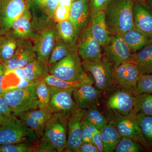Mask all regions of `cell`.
I'll return each mask as SVG.
<instances>
[{"label":"cell","mask_w":152,"mask_h":152,"mask_svg":"<svg viewBox=\"0 0 152 152\" xmlns=\"http://www.w3.org/2000/svg\"><path fill=\"white\" fill-rule=\"evenodd\" d=\"M32 16L33 35L31 40L37 58L48 64L52 50L59 38L57 23L42 12H34Z\"/></svg>","instance_id":"cell-1"},{"label":"cell","mask_w":152,"mask_h":152,"mask_svg":"<svg viewBox=\"0 0 152 152\" xmlns=\"http://www.w3.org/2000/svg\"><path fill=\"white\" fill-rule=\"evenodd\" d=\"M69 117L61 114H52L46 124L43 135L40 139L38 152L65 151Z\"/></svg>","instance_id":"cell-2"},{"label":"cell","mask_w":152,"mask_h":152,"mask_svg":"<svg viewBox=\"0 0 152 152\" xmlns=\"http://www.w3.org/2000/svg\"><path fill=\"white\" fill-rule=\"evenodd\" d=\"M134 0H111L104 11L107 26L112 35L121 36L134 28Z\"/></svg>","instance_id":"cell-3"},{"label":"cell","mask_w":152,"mask_h":152,"mask_svg":"<svg viewBox=\"0 0 152 152\" xmlns=\"http://www.w3.org/2000/svg\"><path fill=\"white\" fill-rule=\"evenodd\" d=\"M40 138L18 117L12 115L0 126V145L20 142L36 143Z\"/></svg>","instance_id":"cell-4"},{"label":"cell","mask_w":152,"mask_h":152,"mask_svg":"<svg viewBox=\"0 0 152 152\" xmlns=\"http://www.w3.org/2000/svg\"><path fill=\"white\" fill-rule=\"evenodd\" d=\"M37 84L24 88L13 89L4 91L3 96L13 115L17 116L24 112L38 108L39 102L36 94Z\"/></svg>","instance_id":"cell-5"},{"label":"cell","mask_w":152,"mask_h":152,"mask_svg":"<svg viewBox=\"0 0 152 152\" xmlns=\"http://www.w3.org/2000/svg\"><path fill=\"white\" fill-rule=\"evenodd\" d=\"M82 63L85 72L94 80L96 88L104 92L110 89L115 82L113 63L103 57L99 60H83Z\"/></svg>","instance_id":"cell-6"},{"label":"cell","mask_w":152,"mask_h":152,"mask_svg":"<svg viewBox=\"0 0 152 152\" xmlns=\"http://www.w3.org/2000/svg\"><path fill=\"white\" fill-rule=\"evenodd\" d=\"M86 73L77 49L62 59L49 66V74L64 80H75Z\"/></svg>","instance_id":"cell-7"},{"label":"cell","mask_w":152,"mask_h":152,"mask_svg":"<svg viewBox=\"0 0 152 152\" xmlns=\"http://www.w3.org/2000/svg\"><path fill=\"white\" fill-rule=\"evenodd\" d=\"M29 6L28 0H0V35L8 32Z\"/></svg>","instance_id":"cell-8"},{"label":"cell","mask_w":152,"mask_h":152,"mask_svg":"<svg viewBox=\"0 0 152 152\" xmlns=\"http://www.w3.org/2000/svg\"><path fill=\"white\" fill-rule=\"evenodd\" d=\"M49 87L51 93L48 106L50 112L51 114L69 116L77 108L73 97L74 89L59 88L51 86Z\"/></svg>","instance_id":"cell-9"},{"label":"cell","mask_w":152,"mask_h":152,"mask_svg":"<svg viewBox=\"0 0 152 152\" xmlns=\"http://www.w3.org/2000/svg\"><path fill=\"white\" fill-rule=\"evenodd\" d=\"M102 48L103 57L113 63L114 67L129 61L132 54L121 36L118 35H113L110 42Z\"/></svg>","instance_id":"cell-10"},{"label":"cell","mask_w":152,"mask_h":152,"mask_svg":"<svg viewBox=\"0 0 152 152\" xmlns=\"http://www.w3.org/2000/svg\"><path fill=\"white\" fill-rule=\"evenodd\" d=\"M115 114L116 118L114 123L121 137L132 139L140 144L145 150L152 151L143 137L135 116L133 114L123 116Z\"/></svg>","instance_id":"cell-11"},{"label":"cell","mask_w":152,"mask_h":152,"mask_svg":"<svg viewBox=\"0 0 152 152\" xmlns=\"http://www.w3.org/2000/svg\"><path fill=\"white\" fill-rule=\"evenodd\" d=\"M140 74L135 64L130 62H125L114 67V81L123 89L133 95Z\"/></svg>","instance_id":"cell-12"},{"label":"cell","mask_w":152,"mask_h":152,"mask_svg":"<svg viewBox=\"0 0 152 152\" xmlns=\"http://www.w3.org/2000/svg\"><path fill=\"white\" fill-rule=\"evenodd\" d=\"M86 110L77 108L69 117L66 148L65 152H77L81 145V123Z\"/></svg>","instance_id":"cell-13"},{"label":"cell","mask_w":152,"mask_h":152,"mask_svg":"<svg viewBox=\"0 0 152 152\" xmlns=\"http://www.w3.org/2000/svg\"><path fill=\"white\" fill-rule=\"evenodd\" d=\"M78 41V53L82 60H97L102 58V47L92 35L89 23L80 34Z\"/></svg>","instance_id":"cell-14"},{"label":"cell","mask_w":152,"mask_h":152,"mask_svg":"<svg viewBox=\"0 0 152 152\" xmlns=\"http://www.w3.org/2000/svg\"><path fill=\"white\" fill-rule=\"evenodd\" d=\"M37 58L32 42L31 39L18 40L16 50L13 57L4 64L6 71L24 67Z\"/></svg>","instance_id":"cell-15"},{"label":"cell","mask_w":152,"mask_h":152,"mask_svg":"<svg viewBox=\"0 0 152 152\" xmlns=\"http://www.w3.org/2000/svg\"><path fill=\"white\" fill-rule=\"evenodd\" d=\"M133 16L134 28L151 39L152 37V10L145 1H134Z\"/></svg>","instance_id":"cell-16"},{"label":"cell","mask_w":152,"mask_h":152,"mask_svg":"<svg viewBox=\"0 0 152 152\" xmlns=\"http://www.w3.org/2000/svg\"><path fill=\"white\" fill-rule=\"evenodd\" d=\"M107 107L116 113L123 116L133 114L134 96L126 90H117L108 98Z\"/></svg>","instance_id":"cell-17"},{"label":"cell","mask_w":152,"mask_h":152,"mask_svg":"<svg viewBox=\"0 0 152 152\" xmlns=\"http://www.w3.org/2000/svg\"><path fill=\"white\" fill-rule=\"evenodd\" d=\"M51 113L47 108H38L24 112L18 115L25 124L42 137L43 135L46 124L50 118Z\"/></svg>","instance_id":"cell-18"},{"label":"cell","mask_w":152,"mask_h":152,"mask_svg":"<svg viewBox=\"0 0 152 152\" xmlns=\"http://www.w3.org/2000/svg\"><path fill=\"white\" fill-rule=\"evenodd\" d=\"M102 96V91L92 85H87L75 89L73 97L77 107L84 110L97 105Z\"/></svg>","instance_id":"cell-19"},{"label":"cell","mask_w":152,"mask_h":152,"mask_svg":"<svg viewBox=\"0 0 152 152\" xmlns=\"http://www.w3.org/2000/svg\"><path fill=\"white\" fill-rule=\"evenodd\" d=\"M89 24L92 35L101 47L104 46L110 42L113 35L107 26L104 11L98 12L91 16Z\"/></svg>","instance_id":"cell-20"},{"label":"cell","mask_w":152,"mask_h":152,"mask_svg":"<svg viewBox=\"0 0 152 152\" xmlns=\"http://www.w3.org/2000/svg\"><path fill=\"white\" fill-rule=\"evenodd\" d=\"M91 19L89 0H77L72 3L70 10V20L80 34L88 24Z\"/></svg>","instance_id":"cell-21"},{"label":"cell","mask_w":152,"mask_h":152,"mask_svg":"<svg viewBox=\"0 0 152 152\" xmlns=\"http://www.w3.org/2000/svg\"><path fill=\"white\" fill-rule=\"evenodd\" d=\"M32 17L29 5L13 23L8 33L18 40L31 39L33 35Z\"/></svg>","instance_id":"cell-22"},{"label":"cell","mask_w":152,"mask_h":152,"mask_svg":"<svg viewBox=\"0 0 152 152\" xmlns=\"http://www.w3.org/2000/svg\"><path fill=\"white\" fill-rule=\"evenodd\" d=\"M135 64L141 74H152V43L132 53L129 61Z\"/></svg>","instance_id":"cell-23"},{"label":"cell","mask_w":152,"mask_h":152,"mask_svg":"<svg viewBox=\"0 0 152 152\" xmlns=\"http://www.w3.org/2000/svg\"><path fill=\"white\" fill-rule=\"evenodd\" d=\"M47 84L51 86L62 89H75L85 85L94 84V80L91 75L86 73L84 76L77 80L73 81H66L57 78L49 74L44 79Z\"/></svg>","instance_id":"cell-24"},{"label":"cell","mask_w":152,"mask_h":152,"mask_svg":"<svg viewBox=\"0 0 152 152\" xmlns=\"http://www.w3.org/2000/svg\"><path fill=\"white\" fill-rule=\"evenodd\" d=\"M26 78L31 84H37L49 75V66L37 59L29 63L24 67Z\"/></svg>","instance_id":"cell-25"},{"label":"cell","mask_w":152,"mask_h":152,"mask_svg":"<svg viewBox=\"0 0 152 152\" xmlns=\"http://www.w3.org/2000/svg\"><path fill=\"white\" fill-rule=\"evenodd\" d=\"M101 132L103 142L104 152H115L122 137L114 123H108L101 130Z\"/></svg>","instance_id":"cell-26"},{"label":"cell","mask_w":152,"mask_h":152,"mask_svg":"<svg viewBox=\"0 0 152 152\" xmlns=\"http://www.w3.org/2000/svg\"><path fill=\"white\" fill-rule=\"evenodd\" d=\"M121 36L132 53L141 50L149 44L150 39L148 37L134 28Z\"/></svg>","instance_id":"cell-27"},{"label":"cell","mask_w":152,"mask_h":152,"mask_svg":"<svg viewBox=\"0 0 152 152\" xmlns=\"http://www.w3.org/2000/svg\"><path fill=\"white\" fill-rule=\"evenodd\" d=\"M56 26L60 39L71 46H76L80 34L69 19L57 23Z\"/></svg>","instance_id":"cell-28"},{"label":"cell","mask_w":152,"mask_h":152,"mask_svg":"<svg viewBox=\"0 0 152 152\" xmlns=\"http://www.w3.org/2000/svg\"><path fill=\"white\" fill-rule=\"evenodd\" d=\"M18 40L8 33L0 35V61L3 64L13 56L16 50Z\"/></svg>","instance_id":"cell-29"},{"label":"cell","mask_w":152,"mask_h":152,"mask_svg":"<svg viewBox=\"0 0 152 152\" xmlns=\"http://www.w3.org/2000/svg\"><path fill=\"white\" fill-rule=\"evenodd\" d=\"M139 113L152 116V94L144 93L134 96L133 114Z\"/></svg>","instance_id":"cell-30"},{"label":"cell","mask_w":152,"mask_h":152,"mask_svg":"<svg viewBox=\"0 0 152 152\" xmlns=\"http://www.w3.org/2000/svg\"><path fill=\"white\" fill-rule=\"evenodd\" d=\"M77 49V46L72 47L66 43L60 37L57 40L52 50L48 65L54 64L62 59L72 51Z\"/></svg>","instance_id":"cell-31"},{"label":"cell","mask_w":152,"mask_h":152,"mask_svg":"<svg viewBox=\"0 0 152 152\" xmlns=\"http://www.w3.org/2000/svg\"><path fill=\"white\" fill-rule=\"evenodd\" d=\"M135 116L143 137L152 151V116L139 113Z\"/></svg>","instance_id":"cell-32"},{"label":"cell","mask_w":152,"mask_h":152,"mask_svg":"<svg viewBox=\"0 0 152 152\" xmlns=\"http://www.w3.org/2000/svg\"><path fill=\"white\" fill-rule=\"evenodd\" d=\"M83 118L88 123L100 131L108 123L105 117L96 107L86 110Z\"/></svg>","instance_id":"cell-33"},{"label":"cell","mask_w":152,"mask_h":152,"mask_svg":"<svg viewBox=\"0 0 152 152\" xmlns=\"http://www.w3.org/2000/svg\"><path fill=\"white\" fill-rule=\"evenodd\" d=\"M39 144V141L36 143L2 144L0 145V152H38Z\"/></svg>","instance_id":"cell-34"},{"label":"cell","mask_w":152,"mask_h":152,"mask_svg":"<svg viewBox=\"0 0 152 152\" xmlns=\"http://www.w3.org/2000/svg\"><path fill=\"white\" fill-rule=\"evenodd\" d=\"M36 94L39 102L38 108H48L51 99V93L50 87L45 80H42L36 85Z\"/></svg>","instance_id":"cell-35"},{"label":"cell","mask_w":152,"mask_h":152,"mask_svg":"<svg viewBox=\"0 0 152 152\" xmlns=\"http://www.w3.org/2000/svg\"><path fill=\"white\" fill-rule=\"evenodd\" d=\"M145 149L140 144L130 138L122 137L115 152H140L144 151Z\"/></svg>","instance_id":"cell-36"},{"label":"cell","mask_w":152,"mask_h":152,"mask_svg":"<svg viewBox=\"0 0 152 152\" xmlns=\"http://www.w3.org/2000/svg\"><path fill=\"white\" fill-rule=\"evenodd\" d=\"M144 93L152 94V74H140L133 95Z\"/></svg>","instance_id":"cell-37"},{"label":"cell","mask_w":152,"mask_h":152,"mask_svg":"<svg viewBox=\"0 0 152 152\" xmlns=\"http://www.w3.org/2000/svg\"><path fill=\"white\" fill-rule=\"evenodd\" d=\"M97 130L94 126L88 123L83 118L81 123L82 140L83 143L92 142L93 134Z\"/></svg>","instance_id":"cell-38"},{"label":"cell","mask_w":152,"mask_h":152,"mask_svg":"<svg viewBox=\"0 0 152 152\" xmlns=\"http://www.w3.org/2000/svg\"><path fill=\"white\" fill-rule=\"evenodd\" d=\"M70 8L69 7L58 6L54 12L53 20L57 23L69 20L70 16Z\"/></svg>","instance_id":"cell-39"},{"label":"cell","mask_w":152,"mask_h":152,"mask_svg":"<svg viewBox=\"0 0 152 152\" xmlns=\"http://www.w3.org/2000/svg\"><path fill=\"white\" fill-rule=\"evenodd\" d=\"M111 0H89L91 16L100 11L105 10Z\"/></svg>","instance_id":"cell-40"},{"label":"cell","mask_w":152,"mask_h":152,"mask_svg":"<svg viewBox=\"0 0 152 152\" xmlns=\"http://www.w3.org/2000/svg\"><path fill=\"white\" fill-rule=\"evenodd\" d=\"M59 0H47L45 6V13L51 18L53 19L55 10L58 6Z\"/></svg>","instance_id":"cell-41"},{"label":"cell","mask_w":152,"mask_h":152,"mask_svg":"<svg viewBox=\"0 0 152 152\" xmlns=\"http://www.w3.org/2000/svg\"><path fill=\"white\" fill-rule=\"evenodd\" d=\"M0 115L8 117L12 115V110L3 95H0Z\"/></svg>","instance_id":"cell-42"},{"label":"cell","mask_w":152,"mask_h":152,"mask_svg":"<svg viewBox=\"0 0 152 152\" xmlns=\"http://www.w3.org/2000/svg\"><path fill=\"white\" fill-rule=\"evenodd\" d=\"M92 143L97 148L99 152H104L103 142L101 131L97 130L93 134Z\"/></svg>","instance_id":"cell-43"},{"label":"cell","mask_w":152,"mask_h":152,"mask_svg":"<svg viewBox=\"0 0 152 152\" xmlns=\"http://www.w3.org/2000/svg\"><path fill=\"white\" fill-rule=\"evenodd\" d=\"M30 7L34 8V11L45 13V6L47 0H28Z\"/></svg>","instance_id":"cell-44"},{"label":"cell","mask_w":152,"mask_h":152,"mask_svg":"<svg viewBox=\"0 0 152 152\" xmlns=\"http://www.w3.org/2000/svg\"><path fill=\"white\" fill-rule=\"evenodd\" d=\"M77 152H99L96 146L92 142L83 143Z\"/></svg>","instance_id":"cell-45"},{"label":"cell","mask_w":152,"mask_h":152,"mask_svg":"<svg viewBox=\"0 0 152 152\" xmlns=\"http://www.w3.org/2000/svg\"><path fill=\"white\" fill-rule=\"evenodd\" d=\"M6 71L4 64L0 61V95H2L4 92L2 88V84Z\"/></svg>","instance_id":"cell-46"},{"label":"cell","mask_w":152,"mask_h":152,"mask_svg":"<svg viewBox=\"0 0 152 152\" xmlns=\"http://www.w3.org/2000/svg\"><path fill=\"white\" fill-rule=\"evenodd\" d=\"M10 71L13 72L15 75H16L19 78L21 79V80L27 79L24 68H17V69H14L11 70Z\"/></svg>","instance_id":"cell-47"},{"label":"cell","mask_w":152,"mask_h":152,"mask_svg":"<svg viewBox=\"0 0 152 152\" xmlns=\"http://www.w3.org/2000/svg\"><path fill=\"white\" fill-rule=\"evenodd\" d=\"M72 0H59L58 6H64L71 8L72 4Z\"/></svg>","instance_id":"cell-48"},{"label":"cell","mask_w":152,"mask_h":152,"mask_svg":"<svg viewBox=\"0 0 152 152\" xmlns=\"http://www.w3.org/2000/svg\"><path fill=\"white\" fill-rule=\"evenodd\" d=\"M6 118H7V117L4 116L2 115H0V126L4 121Z\"/></svg>","instance_id":"cell-49"},{"label":"cell","mask_w":152,"mask_h":152,"mask_svg":"<svg viewBox=\"0 0 152 152\" xmlns=\"http://www.w3.org/2000/svg\"><path fill=\"white\" fill-rule=\"evenodd\" d=\"M145 1L152 10V0H146Z\"/></svg>","instance_id":"cell-50"},{"label":"cell","mask_w":152,"mask_h":152,"mask_svg":"<svg viewBox=\"0 0 152 152\" xmlns=\"http://www.w3.org/2000/svg\"><path fill=\"white\" fill-rule=\"evenodd\" d=\"M152 43V37L151 38V39H150L149 42V43Z\"/></svg>","instance_id":"cell-51"},{"label":"cell","mask_w":152,"mask_h":152,"mask_svg":"<svg viewBox=\"0 0 152 152\" xmlns=\"http://www.w3.org/2000/svg\"><path fill=\"white\" fill-rule=\"evenodd\" d=\"M134 1H146V0H134Z\"/></svg>","instance_id":"cell-52"},{"label":"cell","mask_w":152,"mask_h":152,"mask_svg":"<svg viewBox=\"0 0 152 152\" xmlns=\"http://www.w3.org/2000/svg\"><path fill=\"white\" fill-rule=\"evenodd\" d=\"M77 1V0H72V2L75 1Z\"/></svg>","instance_id":"cell-53"}]
</instances>
